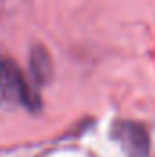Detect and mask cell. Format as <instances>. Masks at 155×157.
Returning <instances> with one entry per match:
<instances>
[{
    "label": "cell",
    "mask_w": 155,
    "mask_h": 157,
    "mask_svg": "<svg viewBox=\"0 0 155 157\" xmlns=\"http://www.w3.org/2000/svg\"><path fill=\"white\" fill-rule=\"evenodd\" d=\"M0 93L4 99H7L11 102L24 104L28 108L39 106V101H37L31 86L24 78L20 68L11 59L0 60Z\"/></svg>",
    "instance_id": "cell-1"
},
{
    "label": "cell",
    "mask_w": 155,
    "mask_h": 157,
    "mask_svg": "<svg viewBox=\"0 0 155 157\" xmlns=\"http://www.w3.org/2000/svg\"><path fill=\"white\" fill-rule=\"evenodd\" d=\"M128 141L131 144V152H137L141 155L146 154L148 150V141H146V135L144 132L139 128V126H128Z\"/></svg>",
    "instance_id": "cell-2"
},
{
    "label": "cell",
    "mask_w": 155,
    "mask_h": 157,
    "mask_svg": "<svg viewBox=\"0 0 155 157\" xmlns=\"http://www.w3.org/2000/svg\"><path fill=\"white\" fill-rule=\"evenodd\" d=\"M31 68H33V73L35 77H39V80H44V71L42 70H47V57L42 53V51H35L33 53V59H31Z\"/></svg>",
    "instance_id": "cell-3"
}]
</instances>
